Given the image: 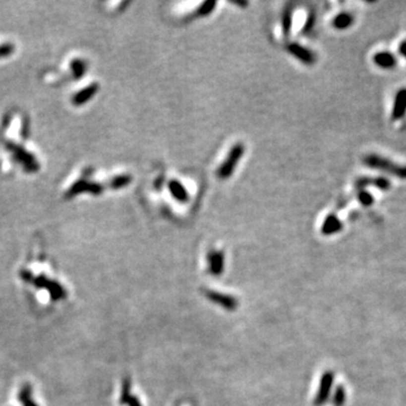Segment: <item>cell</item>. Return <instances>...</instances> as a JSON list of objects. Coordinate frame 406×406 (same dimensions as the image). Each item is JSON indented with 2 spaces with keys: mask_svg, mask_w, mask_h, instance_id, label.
<instances>
[{
  "mask_svg": "<svg viewBox=\"0 0 406 406\" xmlns=\"http://www.w3.org/2000/svg\"><path fill=\"white\" fill-rule=\"evenodd\" d=\"M363 164L372 170H378L399 178L406 179V165H400V164L394 163L391 159L381 157L379 155H367L363 158Z\"/></svg>",
  "mask_w": 406,
  "mask_h": 406,
  "instance_id": "1",
  "label": "cell"
},
{
  "mask_svg": "<svg viewBox=\"0 0 406 406\" xmlns=\"http://www.w3.org/2000/svg\"><path fill=\"white\" fill-rule=\"evenodd\" d=\"M244 153L245 146L243 143H236L228 153L227 158L225 159V162L221 164V166L218 168V171H217L218 177L221 179H227L231 177L233 171H235V168L238 165L240 158L243 157Z\"/></svg>",
  "mask_w": 406,
  "mask_h": 406,
  "instance_id": "2",
  "label": "cell"
},
{
  "mask_svg": "<svg viewBox=\"0 0 406 406\" xmlns=\"http://www.w3.org/2000/svg\"><path fill=\"white\" fill-rule=\"evenodd\" d=\"M287 50H288V52L291 56H293L294 58L298 59L299 61H301L302 63L308 64V65L315 63V61H316L315 53L311 50H309V49L302 47V45L300 44L289 43L288 45H287Z\"/></svg>",
  "mask_w": 406,
  "mask_h": 406,
  "instance_id": "3",
  "label": "cell"
},
{
  "mask_svg": "<svg viewBox=\"0 0 406 406\" xmlns=\"http://www.w3.org/2000/svg\"><path fill=\"white\" fill-rule=\"evenodd\" d=\"M406 116V87H402L395 94L392 109V120L399 121Z\"/></svg>",
  "mask_w": 406,
  "mask_h": 406,
  "instance_id": "4",
  "label": "cell"
},
{
  "mask_svg": "<svg viewBox=\"0 0 406 406\" xmlns=\"http://www.w3.org/2000/svg\"><path fill=\"white\" fill-rule=\"evenodd\" d=\"M368 186H375L379 190L386 191L391 187V182L385 177H361L355 180V187L359 191Z\"/></svg>",
  "mask_w": 406,
  "mask_h": 406,
  "instance_id": "5",
  "label": "cell"
},
{
  "mask_svg": "<svg viewBox=\"0 0 406 406\" xmlns=\"http://www.w3.org/2000/svg\"><path fill=\"white\" fill-rule=\"evenodd\" d=\"M372 60H374L377 67H379L381 69H393L395 68L397 64L396 57L394 56L392 52L388 51L377 52Z\"/></svg>",
  "mask_w": 406,
  "mask_h": 406,
  "instance_id": "6",
  "label": "cell"
},
{
  "mask_svg": "<svg viewBox=\"0 0 406 406\" xmlns=\"http://www.w3.org/2000/svg\"><path fill=\"white\" fill-rule=\"evenodd\" d=\"M168 190H170L171 194L173 195V198L180 203H186L188 199H190V195H188L185 186L177 179H171L168 182Z\"/></svg>",
  "mask_w": 406,
  "mask_h": 406,
  "instance_id": "7",
  "label": "cell"
},
{
  "mask_svg": "<svg viewBox=\"0 0 406 406\" xmlns=\"http://www.w3.org/2000/svg\"><path fill=\"white\" fill-rule=\"evenodd\" d=\"M343 224L341 223V220H340L335 215H330L327 216V218L323 223L322 232L324 235H332V233L341 232Z\"/></svg>",
  "mask_w": 406,
  "mask_h": 406,
  "instance_id": "8",
  "label": "cell"
},
{
  "mask_svg": "<svg viewBox=\"0 0 406 406\" xmlns=\"http://www.w3.org/2000/svg\"><path fill=\"white\" fill-rule=\"evenodd\" d=\"M353 22H354L353 16L344 11V13H340L339 15L335 16L333 22H332V25H333V27L336 28V30L343 31L350 27L352 24H353Z\"/></svg>",
  "mask_w": 406,
  "mask_h": 406,
  "instance_id": "9",
  "label": "cell"
},
{
  "mask_svg": "<svg viewBox=\"0 0 406 406\" xmlns=\"http://www.w3.org/2000/svg\"><path fill=\"white\" fill-rule=\"evenodd\" d=\"M292 17H293V8L292 5H288L282 14V33L286 38H289L291 34V27H292Z\"/></svg>",
  "mask_w": 406,
  "mask_h": 406,
  "instance_id": "10",
  "label": "cell"
},
{
  "mask_svg": "<svg viewBox=\"0 0 406 406\" xmlns=\"http://www.w3.org/2000/svg\"><path fill=\"white\" fill-rule=\"evenodd\" d=\"M216 6H217V1H215V0L204 1L202 5H201L198 9H196L195 16H198V17H203V16L210 15L213 11V9H215Z\"/></svg>",
  "mask_w": 406,
  "mask_h": 406,
  "instance_id": "11",
  "label": "cell"
},
{
  "mask_svg": "<svg viewBox=\"0 0 406 406\" xmlns=\"http://www.w3.org/2000/svg\"><path fill=\"white\" fill-rule=\"evenodd\" d=\"M358 201L364 207H369L374 203V195L366 190H360L358 193Z\"/></svg>",
  "mask_w": 406,
  "mask_h": 406,
  "instance_id": "12",
  "label": "cell"
},
{
  "mask_svg": "<svg viewBox=\"0 0 406 406\" xmlns=\"http://www.w3.org/2000/svg\"><path fill=\"white\" fill-rule=\"evenodd\" d=\"M314 24H315V16L314 14H309L308 18H307L305 25H303L302 28V32L303 33H309L311 31V28L314 27Z\"/></svg>",
  "mask_w": 406,
  "mask_h": 406,
  "instance_id": "13",
  "label": "cell"
},
{
  "mask_svg": "<svg viewBox=\"0 0 406 406\" xmlns=\"http://www.w3.org/2000/svg\"><path fill=\"white\" fill-rule=\"evenodd\" d=\"M399 52H400V55L403 57V58L406 59V41H403V42L400 44Z\"/></svg>",
  "mask_w": 406,
  "mask_h": 406,
  "instance_id": "14",
  "label": "cell"
},
{
  "mask_svg": "<svg viewBox=\"0 0 406 406\" xmlns=\"http://www.w3.org/2000/svg\"><path fill=\"white\" fill-rule=\"evenodd\" d=\"M232 3H235V5H237V6H240V7H246L248 5V2L247 1H232Z\"/></svg>",
  "mask_w": 406,
  "mask_h": 406,
  "instance_id": "15",
  "label": "cell"
}]
</instances>
